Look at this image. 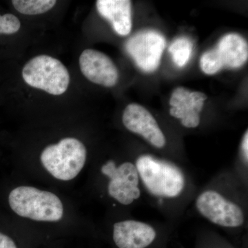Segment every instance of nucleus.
Returning a JSON list of instances; mask_svg holds the SVG:
<instances>
[{
	"instance_id": "f257e3e1",
	"label": "nucleus",
	"mask_w": 248,
	"mask_h": 248,
	"mask_svg": "<svg viewBox=\"0 0 248 248\" xmlns=\"http://www.w3.org/2000/svg\"><path fill=\"white\" fill-rule=\"evenodd\" d=\"M10 207L19 217L36 221L57 222L63 216L58 196L31 186H19L10 192Z\"/></svg>"
},
{
	"instance_id": "f03ea898",
	"label": "nucleus",
	"mask_w": 248,
	"mask_h": 248,
	"mask_svg": "<svg viewBox=\"0 0 248 248\" xmlns=\"http://www.w3.org/2000/svg\"><path fill=\"white\" fill-rule=\"evenodd\" d=\"M140 179L147 190L162 198H175L185 187V177L181 170L170 163L143 155L137 160Z\"/></svg>"
},
{
	"instance_id": "7ed1b4c3",
	"label": "nucleus",
	"mask_w": 248,
	"mask_h": 248,
	"mask_svg": "<svg viewBox=\"0 0 248 248\" xmlns=\"http://www.w3.org/2000/svg\"><path fill=\"white\" fill-rule=\"evenodd\" d=\"M87 157L84 143L73 138L60 140L46 147L40 155L44 168L54 178L61 181L75 179L81 172Z\"/></svg>"
},
{
	"instance_id": "20e7f679",
	"label": "nucleus",
	"mask_w": 248,
	"mask_h": 248,
	"mask_svg": "<svg viewBox=\"0 0 248 248\" xmlns=\"http://www.w3.org/2000/svg\"><path fill=\"white\" fill-rule=\"evenodd\" d=\"M23 79L31 87L53 95L66 93L70 84L69 72L58 59L41 55L31 59L22 71Z\"/></svg>"
},
{
	"instance_id": "39448f33",
	"label": "nucleus",
	"mask_w": 248,
	"mask_h": 248,
	"mask_svg": "<svg viewBox=\"0 0 248 248\" xmlns=\"http://www.w3.org/2000/svg\"><path fill=\"white\" fill-rule=\"evenodd\" d=\"M248 58L247 42L237 34L222 37L216 48L205 52L200 59V66L206 75H215L222 68H237Z\"/></svg>"
},
{
	"instance_id": "423d86ee",
	"label": "nucleus",
	"mask_w": 248,
	"mask_h": 248,
	"mask_svg": "<svg viewBox=\"0 0 248 248\" xmlns=\"http://www.w3.org/2000/svg\"><path fill=\"white\" fill-rule=\"evenodd\" d=\"M101 172L110 179L108 186L109 195L119 203L128 205L140 198V179L135 165L125 162L117 167L113 161H108L103 165Z\"/></svg>"
},
{
	"instance_id": "0eeeda50",
	"label": "nucleus",
	"mask_w": 248,
	"mask_h": 248,
	"mask_svg": "<svg viewBox=\"0 0 248 248\" xmlns=\"http://www.w3.org/2000/svg\"><path fill=\"white\" fill-rule=\"evenodd\" d=\"M195 204L202 216L218 226L238 228L244 224L242 209L216 191H204L197 197Z\"/></svg>"
},
{
	"instance_id": "6e6552de",
	"label": "nucleus",
	"mask_w": 248,
	"mask_h": 248,
	"mask_svg": "<svg viewBox=\"0 0 248 248\" xmlns=\"http://www.w3.org/2000/svg\"><path fill=\"white\" fill-rule=\"evenodd\" d=\"M166 44L164 36L159 32L145 31L129 39L126 50L139 68L151 73L159 66Z\"/></svg>"
},
{
	"instance_id": "1a4fd4ad",
	"label": "nucleus",
	"mask_w": 248,
	"mask_h": 248,
	"mask_svg": "<svg viewBox=\"0 0 248 248\" xmlns=\"http://www.w3.org/2000/svg\"><path fill=\"white\" fill-rule=\"evenodd\" d=\"M80 70L94 84L111 88L118 83V69L108 56L94 49H86L79 58Z\"/></svg>"
},
{
	"instance_id": "9d476101",
	"label": "nucleus",
	"mask_w": 248,
	"mask_h": 248,
	"mask_svg": "<svg viewBox=\"0 0 248 248\" xmlns=\"http://www.w3.org/2000/svg\"><path fill=\"white\" fill-rule=\"evenodd\" d=\"M122 122L129 131L141 135L152 146L164 148L166 140L159 124L151 112L138 104L127 106L122 115Z\"/></svg>"
},
{
	"instance_id": "9b49d317",
	"label": "nucleus",
	"mask_w": 248,
	"mask_h": 248,
	"mask_svg": "<svg viewBox=\"0 0 248 248\" xmlns=\"http://www.w3.org/2000/svg\"><path fill=\"white\" fill-rule=\"evenodd\" d=\"M156 231L143 222L125 220L113 226V241L118 248H146L154 241Z\"/></svg>"
},
{
	"instance_id": "f8f14e48",
	"label": "nucleus",
	"mask_w": 248,
	"mask_h": 248,
	"mask_svg": "<svg viewBox=\"0 0 248 248\" xmlns=\"http://www.w3.org/2000/svg\"><path fill=\"white\" fill-rule=\"evenodd\" d=\"M99 14L112 24L118 35L126 36L132 29V3L129 0H98Z\"/></svg>"
},
{
	"instance_id": "ddd939ff",
	"label": "nucleus",
	"mask_w": 248,
	"mask_h": 248,
	"mask_svg": "<svg viewBox=\"0 0 248 248\" xmlns=\"http://www.w3.org/2000/svg\"><path fill=\"white\" fill-rule=\"evenodd\" d=\"M191 91L183 87L177 88L173 91L170 99L172 107L170 114L181 120L182 125L187 128H195L200 124V113L195 110V102L190 97Z\"/></svg>"
},
{
	"instance_id": "4468645a",
	"label": "nucleus",
	"mask_w": 248,
	"mask_h": 248,
	"mask_svg": "<svg viewBox=\"0 0 248 248\" xmlns=\"http://www.w3.org/2000/svg\"><path fill=\"white\" fill-rule=\"evenodd\" d=\"M55 0H13L14 9L20 14L28 16L43 14L53 9Z\"/></svg>"
},
{
	"instance_id": "2eb2a0df",
	"label": "nucleus",
	"mask_w": 248,
	"mask_h": 248,
	"mask_svg": "<svg viewBox=\"0 0 248 248\" xmlns=\"http://www.w3.org/2000/svg\"><path fill=\"white\" fill-rule=\"evenodd\" d=\"M192 42L187 37H180L172 42L170 46L169 51L172 55L174 63L179 67H184L187 64L192 55Z\"/></svg>"
},
{
	"instance_id": "dca6fc26",
	"label": "nucleus",
	"mask_w": 248,
	"mask_h": 248,
	"mask_svg": "<svg viewBox=\"0 0 248 248\" xmlns=\"http://www.w3.org/2000/svg\"><path fill=\"white\" fill-rule=\"evenodd\" d=\"M0 248H17L14 240L0 232Z\"/></svg>"
},
{
	"instance_id": "f3484780",
	"label": "nucleus",
	"mask_w": 248,
	"mask_h": 248,
	"mask_svg": "<svg viewBox=\"0 0 248 248\" xmlns=\"http://www.w3.org/2000/svg\"><path fill=\"white\" fill-rule=\"evenodd\" d=\"M241 149H242L243 156H244L245 161L248 163V132L245 133L243 138L242 143H241Z\"/></svg>"
},
{
	"instance_id": "a211bd4d",
	"label": "nucleus",
	"mask_w": 248,
	"mask_h": 248,
	"mask_svg": "<svg viewBox=\"0 0 248 248\" xmlns=\"http://www.w3.org/2000/svg\"><path fill=\"white\" fill-rule=\"evenodd\" d=\"M190 97L193 102L200 100V99H202V100L205 102V101L208 99V97H207L204 93L201 92H191L190 94Z\"/></svg>"
}]
</instances>
